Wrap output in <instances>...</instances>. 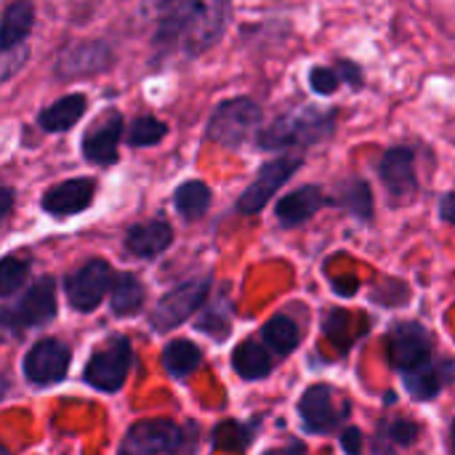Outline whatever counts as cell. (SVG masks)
I'll return each mask as SVG.
<instances>
[{"label": "cell", "mask_w": 455, "mask_h": 455, "mask_svg": "<svg viewBox=\"0 0 455 455\" xmlns=\"http://www.w3.org/2000/svg\"><path fill=\"white\" fill-rule=\"evenodd\" d=\"M227 3H171L163 5V16L155 32V45L163 51L181 48L184 56H200L208 51L227 27Z\"/></svg>", "instance_id": "1"}, {"label": "cell", "mask_w": 455, "mask_h": 455, "mask_svg": "<svg viewBox=\"0 0 455 455\" xmlns=\"http://www.w3.org/2000/svg\"><path fill=\"white\" fill-rule=\"evenodd\" d=\"M336 131V112H320L317 107H301L296 112L283 115L269 128H264L256 141L261 149H288V147H309L331 139Z\"/></svg>", "instance_id": "2"}, {"label": "cell", "mask_w": 455, "mask_h": 455, "mask_svg": "<svg viewBox=\"0 0 455 455\" xmlns=\"http://www.w3.org/2000/svg\"><path fill=\"white\" fill-rule=\"evenodd\" d=\"M259 123H261V107L248 96H235L213 109L208 120V139L227 149H237L253 136Z\"/></svg>", "instance_id": "3"}, {"label": "cell", "mask_w": 455, "mask_h": 455, "mask_svg": "<svg viewBox=\"0 0 455 455\" xmlns=\"http://www.w3.org/2000/svg\"><path fill=\"white\" fill-rule=\"evenodd\" d=\"M131 363H133L131 339L115 336L107 347H101L99 352L91 355V360L85 363V371H83V381L88 387H93L96 392H107V395L120 392L131 373Z\"/></svg>", "instance_id": "4"}, {"label": "cell", "mask_w": 455, "mask_h": 455, "mask_svg": "<svg viewBox=\"0 0 455 455\" xmlns=\"http://www.w3.org/2000/svg\"><path fill=\"white\" fill-rule=\"evenodd\" d=\"M211 291V277H192L173 291H168L152 309L149 325L157 333H168L179 325H184L208 299Z\"/></svg>", "instance_id": "5"}, {"label": "cell", "mask_w": 455, "mask_h": 455, "mask_svg": "<svg viewBox=\"0 0 455 455\" xmlns=\"http://www.w3.org/2000/svg\"><path fill=\"white\" fill-rule=\"evenodd\" d=\"M56 317V283L53 277H40L13 307L3 312V328L8 333H21L27 328L45 325Z\"/></svg>", "instance_id": "6"}, {"label": "cell", "mask_w": 455, "mask_h": 455, "mask_svg": "<svg viewBox=\"0 0 455 455\" xmlns=\"http://www.w3.org/2000/svg\"><path fill=\"white\" fill-rule=\"evenodd\" d=\"M187 435L181 427L165 419L139 421L123 437L120 455H176L181 453Z\"/></svg>", "instance_id": "7"}, {"label": "cell", "mask_w": 455, "mask_h": 455, "mask_svg": "<svg viewBox=\"0 0 455 455\" xmlns=\"http://www.w3.org/2000/svg\"><path fill=\"white\" fill-rule=\"evenodd\" d=\"M301 163H304V157L296 155V152H285V155H277L275 160L264 163L261 171H259V176L253 179V184L240 195L237 211L245 213V216L259 213V211L272 200V195H275L283 184L291 181V176L301 168Z\"/></svg>", "instance_id": "8"}, {"label": "cell", "mask_w": 455, "mask_h": 455, "mask_svg": "<svg viewBox=\"0 0 455 455\" xmlns=\"http://www.w3.org/2000/svg\"><path fill=\"white\" fill-rule=\"evenodd\" d=\"M109 288H115V272L101 259H91L69 277H64V293L77 312H93L104 301Z\"/></svg>", "instance_id": "9"}, {"label": "cell", "mask_w": 455, "mask_h": 455, "mask_svg": "<svg viewBox=\"0 0 455 455\" xmlns=\"http://www.w3.org/2000/svg\"><path fill=\"white\" fill-rule=\"evenodd\" d=\"M299 416L309 435H328L349 416V403H339L328 384H312L299 400Z\"/></svg>", "instance_id": "10"}, {"label": "cell", "mask_w": 455, "mask_h": 455, "mask_svg": "<svg viewBox=\"0 0 455 455\" xmlns=\"http://www.w3.org/2000/svg\"><path fill=\"white\" fill-rule=\"evenodd\" d=\"M72 349L59 339H40L24 357V376L35 387H53L67 379Z\"/></svg>", "instance_id": "11"}, {"label": "cell", "mask_w": 455, "mask_h": 455, "mask_svg": "<svg viewBox=\"0 0 455 455\" xmlns=\"http://www.w3.org/2000/svg\"><path fill=\"white\" fill-rule=\"evenodd\" d=\"M389 363L405 373H413L432 363V336L419 323H400L389 333Z\"/></svg>", "instance_id": "12"}, {"label": "cell", "mask_w": 455, "mask_h": 455, "mask_svg": "<svg viewBox=\"0 0 455 455\" xmlns=\"http://www.w3.org/2000/svg\"><path fill=\"white\" fill-rule=\"evenodd\" d=\"M123 128H125V123H123V115L117 109H109L101 117H96L80 141L83 157L93 165L117 163V144H120Z\"/></svg>", "instance_id": "13"}, {"label": "cell", "mask_w": 455, "mask_h": 455, "mask_svg": "<svg viewBox=\"0 0 455 455\" xmlns=\"http://www.w3.org/2000/svg\"><path fill=\"white\" fill-rule=\"evenodd\" d=\"M109 64H112V48L107 43H101V40L75 43L61 51V56L56 61V75L64 80H72V77L104 72Z\"/></svg>", "instance_id": "14"}, {"label": "cell", "mask_w": 455, "mask_h": 455, "mask_svg": "<svg viewBox=\"0 0 455 455\" xmlns=\"http://www.w3.org/2000/svg\"><path fill=\"white\" fill-rule=\"evenodd\" d=\"M379 176L387 187V192L395 200L411 197L419 189V179H416V155L411 147H392L381 163H379Z\"/></svg>", "instance_id": "15"}, {"label": "cell", "mask_w": 455, "mask_h": 455, "mask_svg": "<svg viewBox=\"0 0 455 455\" xmlns=\"http://www.w3.org/2000/svg\"><path fill=\"white\" fill-rule=\"evenodd\" d=\"M96 195V181L93 179H69L61 181L56 187H51L43 195V211L56 216V219H67V216H77L83 213Z\"/></svg>", "instance_id": "16"}, {"label": "cell", "mask_w": 455, "mask_h": 455, "mask_svg": "<svg viewBox=\"0 0 455 455\" xmlns=\"http://www.w3.org/2000/svg\"><path fill=\"white\" fill-rule=\"evenodd\" d=\"M171 243H173V229L163 219L133 224L125 232V248L136 259H157L163 251L171 248Z\"/></svg>", "instance_id": "17"}, {"label": "cell", "mask_w": 455, "mask_h": 455, "mask_svg": "<svg viewBox=\"0 0 455 455\" xmlns=\"http://www.w3.org/2000/svg\"><path fill=\"white\" fill-rule=\"evenodd\" d=\"M325 203L328 200H325V195H323V189L317 184H304L296 192L277 200L275 213H277V221L283 227H299V224L309 221Z\"/></svg>", "instance_id": "18"}, {"label": "cell", "mask_w": 455, "mask_h": 455, "mask_svg": "<svg viewBox=\"0 0 455 455\" xmlns=\"http://www.w3.org/2000/svg\"><path fill=\"white\" fill-rule=\"evenodd\" d=\"M232 368L245 381H261L272 373L275 363H272V355L267 352V347L261 341L245 339L232 352Z\"/></svg>", "instance_id": "19"}, {"label": "cell", "mask_w": 455, "mask_h": 455, "mask_svg": "<svg viewBox=\"0 0 455 455\" xmlns=\"http://www.w3.org/2000/svg\"><path fill=\"white\" fill-rule=\"evenodd\" d=\"M85 107H88V99H85L83 93L61 96V99H56L51 107H45V109L37 115V125H40L45 133L69 131V128L85 115Z\"/></svg>", "instance_id": "20"}, {"label": "cell", "mask_w": 455, "mask_h": 455, "mask_svg": "<svg viewBox=\"0 0 455 455\" xmlns=\"http://www.w3.org/2000/svg\"><path fill=\"white\" fill-rule=\"evenodd\" d=\"M331 203L344 208V211H349L360 221H371L373 219V192H371L365 179H357V176L344 179L336 187V197Z\"/></svg>", "instance_id": "21"}, {"label": "cell", "mask_w": 455, "mask_h": 455, "mask_svg": "<svg viewBox=\"0 0 455 455\" xmlns=\"http://www.w3.org/2000/svg\"><path fill=\"white\" fill-rule=\"evenodd\" d=\"M32 21H35V8L29 3H11L5 11H3V24H0V45H3V53L5 51H13V48H21V43L27 40L29 29H32Z\"/></svg>", "instance_id": "22"}, {"label": "cell", "mask_w": 455, "mask_h": 455, "mask_svg": "<svg viewBox=\"0 0 455 455\" xmlns=\"http://www.w3.org/2000/svg\"><path fill=\"white\" fill-rule=\"evenodd\" d=\"M203 365V352L197 344L187 339H176L163 349V368L171 379H187Z\"/></svg>", "instance_id": "23"}, {"label": "cell", "mask_w": 455, "mask_h": 455, "mask_svg": "<svg viewBox=\"0 0 455 455\" xmlns=\"http://www.w3.org/2000/svg\"><path fill=\"white\" fill-rule=\"evenodd\" d=\"M144 301H147V291H144L141 280L131 272L117 275L115 288H112V312L123 315V317H133L141 312Z\"/></svg>", "instance_id": "24"}, {"label": "cell", "mask_w": 455, "mask_h": 455, "mask_svg": "<svg viewBox=\"0 0 455 455\" xmlns=\"http://www.w3.org/2000/svg\"><path fill=\"white\" fill-rule=\"evenodd\" d=\"M173 205H176V211L187 221L205 216V211L211 208V189H208V184L197 181V179H189V181L179 184L176 195H173Z\"/></svg>", "instance_id": "25"}, {"label": "cell", "mask_w": 455, "mask_h": 455, "mask_svg": "<svg viewBox=\"0 0 455 455\" xmlns=\"http://www.w3.org/2000/svg\"><path fill=\"white\" fill-rule=\"evenodd\" d=\"M261 336H264L267 347H269L277 357H288V355L299 347V328H296V323H293L291 317H285V315H275V317L264 325Z\"/></svg>", "instance_id": "26"}, {"label": "cell", "mask_w": 455, "mask_h": 455, "mask_svg": "<svg viewBox=\"0 0 455 455\" xmlns=\"http://www.w3.org/2000/svg\"><path fill=\"white\" fill-rule=\"evenodd\" d=\"M445 384H448L445 371H443V365H435V363H429L413 373H405V387L416 400H435Z\"/></svg>", "instance_id": "27"}, {"label": "cell", "mask_w": 455, "mask_h": 455, "mask_svg": "<svg viewBox=\"0 0 455 455\" xmlns=\"http://www.w3.org/2000/svg\"><path fill=\"white\" fill-rule=\"evenodd\" d=\"M256 424H237V421H221L216 429H213V448L224 451V453H243L248 451L253 435H256Z\"/></svg>", "instance_id": "28"}, {"label": "cell", "mask_w": 455, "mask_h": 455, "mask_svg": "<svg viewBox=\"0 0 455 455\" xmlns=\"http://www.w3.org/2000/svg\"><path fill=\"white\" fill-rule=\"evenodd\" d=\"M195 328L200 331V333H208V336H213V341H227V336H229V331H232V320H229V304H227V299L224 296H219L208 309H205V315L195 323Z\"/></svg>", "instance_id": "29"}, {"label": "cell", "mask_w": 455, "mask_h": 455, "mask_svg": "<svg viewBox=\"0 0 455 455\" xmlns=\"http://www.w3.org/2000/svg\"><path fill=\"white\" fill-rule=\"evenodd\" d=\"M419 435H421V429H419L416 421H411V419H392V421L381 424V429H379V445L387 443V445H392L397 451H405V448L416 445Z\"/></svg>", "instance_id": "30"}, {"label": "cell", "mask_w": 455, "mask_h": 455, "mask_svg": "<svg viewBox=\"0 0 455 455\" xmlns=\"http://www.w3.org/2000/svg\"><path fill=\"white\" fill-rule=\"evenodd\" d=\"M168 125L152 115H141L128 125V144L131 147H155L165 139Z\"/></svg>", "instance_id": "31"}, {"label": "cell", "mask_w": 455, "mask_h": 455, "mask_svg": "<svg viewBox=\"0 0 455 455\" xmlns=\"http://www.w3.org/2000/svg\"><path fill=\"white\" fill-rule=\"evenodd\" d=\"M27 275H29V261L5 256L0 264V296L11 299L16 291H21V285L27 283Z\"/></svg>", "instance_id": "32"}, {"label": "cell", "mask_w": 455, "mask_h": 455, "mask_svg": "<svg viewBox=\"0 0 455 455\" xmlns=\"http://www.w3.org/2000/svg\"><path fill=\"white\" fill-rule=\"evenodd\" d=\"M309 85H312L315 93L331 96V93H336V88L341 85V75H339L336 69H328V67H315V69L309 72Z\"/></svg>", "instance_id": "33"}, {"label": "cell", "mask_w": 455, "mask_h": 455, "mask_svg": "<svg viewBox=\"0 0 455 455\" xmlns=\"http://www.w3.org/2000/svg\"><path fill=\"white\" fill-rule=\"evenodd\" d=\"M349 325H352V315L349 312H331L328 320H325V336L341 347H349Z\"/></svg>", "instance_id": "34"}, {"label": "cell", "mask_w": 455, "mask_h": 455, "mask_svg": "<svg viewBox=\"0 0 455 455\" xmlns=\"http://www.w3.org/2000/svg\"><path fill=\"white\" fill-rule=\"evenodd\" d=\"M341 448H344V453L347 455L363 453V432L355 429V427L344 429V432H341Z\"/></svg>", "instance_id": "35"}, {"label": "cell", "mask_w": 455, "mask_h": 455, "mask_svg": "<svg viewBox=\"0 0 455 455\" xmlns=\"http://www.w3.org/2000/svg\"><path fill=\"white\" fill-rule=\"evenodd\" d=\"M339 75H341V80H347L352 88H360L363 85V69L357 67V64H352V61H339V69H336Z\"/></svg>", "instance_id": "36"}, {"label": "cell", "mask_w": 455, "mask_h": 455, "mask_svg": "<svg viewBox=\"0 0 455 455\" xmlns=\"http://www.w3.org/2000/svg\"><path fill=\"white\" fill-rule=\"evenodd\" d=\"M440 216H443V221H448V224L455 227V192H448L440 200Z\"/></svg>", "instance_id": "37"}, {"label": "cell", "mask_w": 455, "mask_h": 455, "mask_svg": "<svg viewBox=\"0 0 455 455\" xmlns=\"http://www.w3.org/2000/svg\"><path fill=\"white\" fill-rule=\"evenodd\" d=\"M264 455H307V445L299 443V440H293L285 448H275V451H267Z\"/></svg>", "instance_id": "38"}, {"label": "cell", "mask_w": 455, "mask_h": 455, "mask_svg": "<svg viewBox=\"0 0 455 455\" xmlns=\"http://www.w3.org/2000/svg\"><path fill=\"white\" fill-rule=\"evenodd\" d=\"M0 197H3L0 213H3V216H8V213H11V203H13V192H11L8 187H3V189H0Z\"/></svg>", "instance_id": "39"}, {"label": "cell", "mask_w": 455, "mask_h": 455, "mask_svg": "<svg viewBox=\"0 0 455 455\" xmlns=\"http://www.w3.org/2000/svg\"><path fill=\"white\" fill-rule=\"evenodd\" d=\"M451 453L455 455V421L453 427H451Z\"/></svg>", "instance_id": "40"}, {"label": "cell", "mask_w": 455, "mask_h": 455, "mask_svg": "<svg viewBox=\"0 0 455 455\" xmlns=\"http://www.w3.org/2000/svg\"><path fill=\"white\" fill-rule=\"evenodd\" d=\"M0 455H11V451L8 448H0Z\"/></svg>", "instance_id": "41"}]
</instances>
